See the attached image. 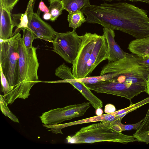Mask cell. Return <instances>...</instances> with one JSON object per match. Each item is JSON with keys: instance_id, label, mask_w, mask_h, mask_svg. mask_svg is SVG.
I'll list each match as a JSON object with an SVG mask.
<instances>
[{"instance_id": "cell-23", "label": "cell", "mask_w": 149, "mask_h": 149, "mask_svg": "<svg viewBox=\"0 0 149 149\" xmlns=\"http://www.w3.org/2000/svg\"><path fill=\"white\" fill-rule=\"evenodd\" d=\"M28 17L27 12L26 11L24 14H22L21 17L20 22L15 30V32L13 33V36L15 34L19 33V31L22 30V29L28 28Z\"/></svg>"}, {"instance_id": "cell-13", "label": "cell", "mask_w": 149, "mask_h": 149, "mask_svg": "<svg viewBox=\"0 0 149 149\" xmlns=\"http://www.w3.org/2000/svg\"><path fill=\"white\" fill-rule=\"evenodd\" d=\"M103 30V35L107 42V59L109 62L118 61L124 58L126 52L123 51L116 42L114 30L108 28H104Z\"/></svg>"}, {"instance_id": "cell-18", "label": "cell", "mask_w": 149, "mask_h": 149, "mask_svg": "<svg viewBox=\"0 0 149 149\" xmlns=\"http://www.w3.org/2000/svg\"><path fill=\"white\" fill-rule=\"evenodd\" d=\"M50 6L49 13L52 15L50 20L54 22L62 14L64 9L62 0H48Z\"/></svg>"}, {"instance_id": "cell-11", "label": "cell", "mask_w": 149, "mask_h": 149, "mask_svg": "<svg viewBox=\"0 0 149 149\" xmlns=\"http://www.w3.org/2000/svg\"><path fill=\"white\" fill-rule=\"evenodd\" d=\"M0 13V39L6 40L13 36V28L18 26L22 14H11L1 5Z\"/></svg>"}, {"instance_id": "cell-8", "label": "cell", "mask_w": 149, "mask_h": 149, "mask_svg": "<svg viewBox=\"0 0 149 149\" xmlns=\"http://www.w3.org/2000/svg\"><path fill=\"white\" fill-rule=\"evenodd\" d=\"M91 90L124 97L131 100L141 92H145L146 85L130 86L110 80L93 84H86Z\"/></svg>"}, {"instance_id": "cell-15", "label": "cell", "mask_w": 149, "mask_h": 149, "mask_svg": "<svg viewBox=\"0 0 149 149\" xmlns=\"http://www.w3.org/2000/svg\"><path fill=\"white\" fill-rule=\"evenodd\" d=\"M64 10L69 13L81 10L90 5V0H62Z\"/></svg>"}, {"instance_id": "cell-9", "label": "cell", "mask_w": 149, "mask_h": 149, "mask_svg": "<svg viewBox=\"0 0 149 149\" xmlns=\"http://www.w3.org/2000/svg\"><path fill=\"white\" fill-rule=\"evenodd\" d=\"M91 104L89 102H84L51 109L42 113L39 117L45 125L60 123L64 121L84 116L90 107Z\"/></svg>"}, {"instance_id": "cell-7", "label": "cell", "mask_w": 149, "mask_h": 149, "mask_svg": "<svg viewBox=\"0 0 149 149\" xmlns=\"http://www.w3.org/2000/svg\"><path fill=\"white\" fill-rule=\"evenodd\" d=\"M73 29L72 31L56 32L54 40L53 51L59 55L66 62L72 64L77 58L82 42L81 36H79Z\"/></svg>"}, {"instance_id": "cell-22", "label": "cell", "mask_w": 149, "mask_h": 149, "mask_svg": "<svg viewBox=\"0 0 149 149\" xmlns=\"http://www.w3.org/2000/svg\"><path fill=\"white\" fill-rule=\"evenodd\" d=\"M0 75L1 78V90L3 93V95L8 94L13 88L10 86L5 75L3 73L1 67L0 66Z\"/></svg>"}, {"instance_id": "cell-24", "label": "cell", "mask_w": 149, "mask_h": 149, "mask_svg": "<svg viewBox=\"0 0 149 149\" xmlns=\"http://www.w3.org/2000/svg\"><path fill=\"white\" fill-rule=\"evenodd\" d=\"M19 0H0V5L11 12Z\"/></svg>"}, {"instance_id": "cell-19", "label": "cell", "mask_w": 149, "mask_h": 149, "mask_svg": "<svg viewBox=\"0 0 149 149\" xmlns=\"http://www.w3.org/2000/svg\"><path fill=\"white\" fill-rule=\"evenodd\" d=\"M0 109L2 113L6 116L9 117L13 122L19 123L18 118L10 111L8 107V104L2 95H0Z\"/></svg>"}, {"instance_id": "cell-20", "label": "cell", "mask_w": 149, "mask_h": 149, "mask_svg": "<svg viewBox=\"0 0 149 149\" xmlns=\"http://www.w3.org/2000/svg\"><path fill=\"white\" fill-rule=\"evenodd\" d=\"M22 30L23 33L22 39L25 46L27 48L32 47L33 42L35 39L34 34L28 28H23Z\"/></svg>"}, {"instance_id": "cell-26", "label": "cell", "mask_w": 149, "mask_h": 149, "mask_svg": "<svg viewBox=\"0 0 149 149\" xmlns=\"http://www.w3.org/2000/svg\"><path fill=\"white\" fill-rule=\"evenodd\" d=\"M136 141L149 143V131L146 132L135 138Z\"/></svg>"}, {"instance_id": "cell-6", "label": "cell", "mask_w": 149, "mask_h": 149, "mask_svg": "<svg viewBox=\"0 0 149 149\" xmlns=\"http://www.w3.org/2000/svg\"><path fill=\"white\" fill-rule=\"evenodd\" d=\"M18 47L19 69V84L23 83L24 81L36 84L40 82L38 75L39 65L36 54V47L33 46L30 48H26L21 36L19 39Z\"/></svg>"}, {"instance_id": "cell-33", "label": "cell", "mask_w": 149, "mask_h": 149, "mask_svg": "<svg viewBox=\"0 0 149 149\" xmlns=\"http://www.w3.org/2000/svg\"><path fill=\"white\" fill-rule=\"evenodd\" d=\"M102 0L104 1H109V2H111L113 1H121V0H128V1H131L132 2H133L135 0Z\"/></svg>"}, {"instance_id": "cell-12", "label": "cell", "mask_w": 149, "mask_h": 149, "mask_svg": "<svg viewBox=\"0 0 149 149\" xmlns=\"http://www.w3.org/2000/svg\"><path fill=\"white\" fill-rule=\"evenodd\" d=\"M47 82L69 83L79 91L95 110L99 108H101L103 107V103L102 100L95 96L85 84L77 81L73 74L68 76L65 80Z\"/></svg>"}, {"instance_id": "cell-16", "label": "cell", "mask_w": 149, "mask_h": 149, "mask_svg": "<svg viewBox=\"0 0 149 149\" xmlns=\"http://www.w3.org/2000/svg\"><path fill=\"white\" fill-rule=\"evenodd\" d=\"M84 14L81 10L69 13L67 17V20L69 22V27L73 29H76L86 22V18Z\"/></svg>"}, {"instance_id": "cell-10", "label": "cell", "mask_w": 149, "mask_h": 149, "mask_svg": "<svg viewBox=\"0 0 149 149\" xmlns=\"http://www.w3.org/2000/svg\"><path fill=\"white\" fill-rule=\"evenodd\" d=\"M35 0H30L26 10L28 19L29 29L34 34L35 38L44 39L52 42L56 32L49 24L42 20L40 17V10L33 11Z\"/></svg>"}, {"instance_id": "cell-2", "label": "cell", "mask_w": 149, "mask_h": 149, "mask_svg": "<svg viewBox=\"0 0 149 149\" xmlns=\"http://www.w3.org/2000/svg\"><path fill=\"white\" fill-rule=\"evenodd\" d=\"M81 36V46L72 68L76 79L89 77L108 58L107 42L103 35L86 32Z\"/></svg>"}, {"instance_id": "cell-3", "label": "cell", "mask_w": 149, "mask_h": 149, "mask_svg": "<svg viewBox=\"0 0 149 149\" xmlns=\"http://www.w3.org/2000/svg\"><path fill=\"white\" fill-rule=\"evenodd\" d=\"M140 57L132 53H126L123 58L108 62L103 66L100 75L118 73V75L109 80L130 86L147 85L149 69L139 63Z\"/></svg>"}, {"instance_id": "cell-21", "label": "cell", "mask_w": 149, "mask_h": 149, "mask_svg": "<svg viewBox=\"0 0 149 149\" xmlns=\"http://www.w3.org/2000/svg\"><path fill=\"white\" fill-rule=\"evenodd\" d=\"M149 131V108L144 120L133 136L134 138Z\"/></svg>"}, {"instance_id": "cell-25", "label": "cell", "mask_w": 149, "mask_h": 149, "mask_svg": "<svg viewBox=\"0 0 149 149\" xmlns=\"http://www.w3.org/2000/svg\"><path fill=\"white\" fill-rule=\"evenodd\" d=\"M144 120V118L137 123L134 124L124 125L121 123V120L118 121L117 124L120 127L122 131L130 130H137L141 125L142 122Z\"/></svg>"}, {"instance_id": "cell-32", "label": "cell", "mask_w": 149, "mask_h": 149, "mask_svg": "<svg viewBox=\"0 0 149 149\" xmlns=\"http://www.w3.org/2000/svg\"><path fill=\"white\" fill-rule=\"evenodd\" d=\"M145 92L149 95V77L147 82Z\"/></svg>"}, {"instance_id": "cell-31", "label": "cell", "mask_w": 149, "mask_h": 149, "mask_svg": "<svg viewBox=\"0 0 149 149\" xmlns=\"http://www.w3.org/2000/svg\"><path fill=\"white\" fill-rule=\"evenodd\" d=\"M101 108H99L96 110L95 113L97 116H100L102 114L103 111Z\"/></svg>"}, {"instance_id": "cell-17", "label": "cell", "mask_w": 149, "mask_h": 149, "mask_svg": "<svg viewBox=\"0 0 149 149\" xmlns=\"http://www.w3.org/2000/svg\"><path fill=\"white\" fill-rule=\"evenodd\" d=\"M118 74V73H107L99 76L87 77L79 79L75 78V79L78 81L86 84H93L109 80L113 78Z\"/></svg>"}, {"instance_id": "cell-30", "label": "cell", "mask_w": 149, "mask_h": 149, "mask_svg": "<svg viewBox=\"0 0 149 149\" xmlns=\"http://www.w3.org/2000/svg\"><path fill=\"white\" fill-rule=\"evenodd\" d=\"M51 17V15L49 12L44 13L43 15V18L46 20H50Z\"/></svg>"}, {"instance_id": "cell-1", "label": "cell", "mask_w": 149, "mask_h": 149, "mask_svg": "<svg viewBox=\"0 0 149 149\" xmlns=\"http://www.w3.org/2000/svg\"><path fill=\"white\" fill-rule=\"evenodd\" d=\"M147 11L125 2L104 3L88 7L86 21L104 28L119 30L136 39L149 36V18Z\"/></svg>"}, {"instance_id": "cell-28", "label": "cell", "mask_w": 149, "mask_h": 149, "mask_svg": "<svg viewBox=\"0 0 149 149\" xmlns=\"http://www.w3.org/2000/svg\"><path fill=\"white\" fill-rule=\"evenodd\" d=\"M139 63L149 69V56L143 58L140 57L138 61Z\"/></svg>"}, {"instance_id": "cell-5", "label": "cell", "mask_w": 149, "mask_h": 149, "mask_svg": "<svg viewBox=\"0 0 149 149\" xmlns=\"http://www.w3.org/2000/svg\"><path fill=\"white\" fill-rule=\"evenodd\" d=\"M21 36L18 33L8 39H0V66L10 85L13 88L19 82L18 42Z\"/></svg>"}, {"instance_id": "cell-29", "label": "cell", "mask_w": 149, "mask_h": 149, "mask_svg": "<svg viewBox=\"0 0 149 149\" xmlns=\"http://www.w3.org/2000/svg\"><path fill=\"white\" fill-rule=\"evenodd\" d=\"M38 8L40 11L44 13L49 12V8L46 6L44 2L41 1L39 4Z\"/></svg>"}, {"instance_id": "cell-4", "label": "cell", "mask_w": 149, "mask_h": 149, "mask_svg": "<svg viewBox=\"0 0 149 149\" xmlns=\"http://www.w3.org/2000/svg\"><path fill=\"white\" fill-rule=\"evenodd\" d=\"M118 120L100 121L82 127L73 136L66 137L67 143H91L109 142L125 144L136 141L133 136L124 134L113 129V126Z\"/></svg>"}, {"instance_id": "cell-14", "label": "cell", "mask_w": 149, "mask_h": 149, "mask_svg": "<svg viewBox=\"0 0 149 149\" xmlns=\"http://www.w3.org/2000/svg\"><path fill=\"white\" fill-rule=\"evenodd\" d=\"M128 49L131 53L139 57L143 58L149 56V36L131 41Z\"/></svg>"}, {"instance_id": "cell-27", "label": "cell", "mask_w": 149, "mask_h": 149, "mask_svg": "<svg viewBox=\"0 0 149 149\" xmlns=\"http://www.w3.org/2000/svg\"><path fill=\"white\" fill-rule=\"evenodd\" d=\"M115 106L111 104H108L105 107L104 111L106 113H111L115 112L116 111Z\"/></svg>"}]
</instances>
